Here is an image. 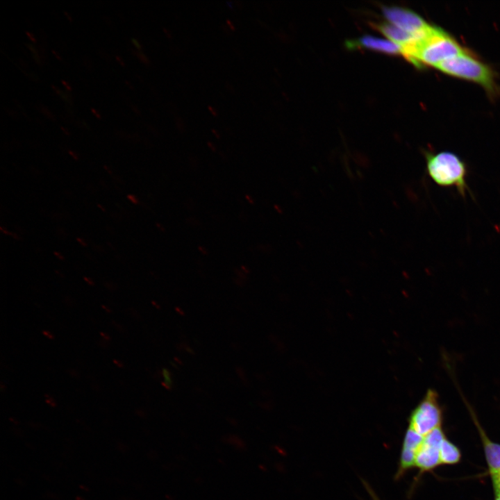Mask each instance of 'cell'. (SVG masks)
<instances>
[{
    "label": "cell",
    "instance_id": "33",
    "mask_svg": "<svg viewBox=\"0 0 500 500\" xmlns=\"http://www.w3.org/2000/svg\"><path fill=\"white\" fill-rule=\"evenodd\" d=\"M63 83L62 84L65 86V88L67 89V90L71 91V87L69 85L68 83L65 82L64 81H62Z\"/></svg>",
    "mask_w": 500,
    "mask_h": 500
},
{
    "label": "cell",
    "instance_id": "30",
    "mask_svg": "<svg viewBox=\"0 0 500 500\" xmlns=\"http://www.w3.org/2000/svg\"><path fill=\"white\" fill-rule=\"evenodd\" d=\"M128 198L131 201H132L133 203H137L138 202L137 198L134 195H128Z\"/></svg>",
    "mask_w": 500,
    "mask_h": 500
},
{
    "label": "cell",
    "instance_id": "16",
    "mask_svg": "<svg viewBox=\"0 0 500 500\" xmlns=\"http://www.w3.org/2000/svg\"><path fill=\"white\" fill-rule=\"evenodd\" d=\"M363 485L368 492L369 496L372 497V500H380L378 497L376 495V494L374 492L373 489L371 488V486L367 483L366 481L362 480Z\"/></svg>",
    "mask_w": 500,
    "mask_h": 500
},
{
    "label": "cell",
    "instance_id": "32",
    "mask_svg": "<svg viewBox=\"0 0 500 500\" xmlns=\"http://www.w3.org/2000/svg\"><path fill=\"white\" fill-rule=\"evenodd\" d=\"M26 35L30 38V40H32L33 42H35L36 41L35 37L31 33L26 32Z\"/></svg>",
    "mask_w": 500,
    "mask_h": 500
},
{
    "label": "cell",
    "instance_id": "10",
    "mask_svg": "<svg viewBox=\"0 0 500 500\" xmlns=\"http://www.w3.org/2000/svg\"><path fill=\"white\" fill-rule=\"evenodd\" d=\"M418 448L403 442L399 465L395 478H399L408 469L415 466Z\"/></svg>",
    "mask_w": 500,
    "mask_h": 500
},
{
    "label": "cell",
    "instance_id": "17",
    "mask_svg": "<svg viewBox=\"0 0 500 500\" xmlns=\"http://www.w3.org/2000/svg\"><path fill=\"white\" fill-rule=\"evenodd\" d=\"M74 455V451L72 449V446L67 445L63 452H62V457L65 459H71Z\"/></svg>",
    "mask_w": 500,
    "mask_h": 500
},
{
    "label": "cell",
    "instance_id": "25",
    "mask_svg": "<svg viewBox=\"0 0 500 500\" xmlns=\"http://www.w3.org/2000/svg\"><path fill=\"white\" fill-rule=\"evenodd\" d=\"M188 222L193 226H197V225L200 224L199 221L198 219H197L195 218H192V217L189 218L188 219Z\"/></svg>",
    "mask_w": 500,
    "mask_h": 500
},
{
    "label": "cell",
    "instance_id": "40",
    "mask_svg": "<svg viewBox=\"0 0 500 500\" xmlns=\"http://www.w3.org/2000/svg\"><path fill=\"white\" fill-rule=\"evenodd\" d=\"M65 14L66 16H67V18L69 19V21H72V18L69 17V15L67 13H66V12H65Z\"/></svg>",
    "mask_w": 500,
    "mask_h": 500
},
{
    "label": "cell",
    "instance_id": "34",
    "mask_svg": "<svg viewBox=\"0 0 500 500\" xmlns=\"http://www.w3.org/2000/svg\"><path fill=\"white\" fill-rule=\"evenodd\" d=\"M101 335L103 337V338L104 340H110V336H109L108 334L101 333Z\"/></svg>",
    "mask_w": 500,
    "mask_h": 500
},
{
    "label": "cell",
    "instance_id": "29",
    "mask_svg": "<svg viewBox=\"0 0 500 500\" xmlns=\"http://www.w3.org/2000/svg\"><path fill=\"white\" fill-rule=\"evenodd\" d=\"M132 42L133 43L135 47H137L138 49L141 50L142 47L138 40H136L135 39H132Z\"/></svg>",
    "mask_w": 500,
    "mask_h": 500
},
{
    "label": "cell",
    "instance_id": "14",
    "mask_svg": "<svg viewBox=\"0 0 500 500\" xmlns=\"http://www.w3.org/2000/svg\"><path fill=\"white\" fill-rule=\"evenodd\" d=\"M106 482L108 485H124L125 481L119 477H108L106 479Z\"/></svg>",
    "mask_w": 500,
    "mask_h": 500
},
{
    "label": "cell",
    "instance_id": "2",
    "mask_svg": "<svg viewBox=\"0 0 500 500\" xmlns=\"http://www.w3.org/2000/svg\"><path fill=\"white\" fill-rule=\"evenodd\" d=\"M426 171L432 181L441 187H453L463 197L471 194L467 185V167L451 151L425 152Z\"/></svg>",
    "mask_w": 500,
    "mask_h": 500
},
{
    "label": "cell",
    "instance_id": "9",
    "mask_svg": "<svg viewBox=\"0 0 500 500\" xmlns=\"http://www.w3.org/2000/svg\"><path fill=\"white\" fill-rule=\"evenodd\" d=\"M481 435L484 444L485 453L492 475L500 473V444L491 442L483 433L480 428Z\"/></svg>",
    "mask_w": 500,
    "mask_h": 500
},
{
    "label": "cell",
    "instance_id": "38",
    "mask_svg": "<svg viewBox=\"0 0 500 500\" xmlns=\"http://www.w3.org/2000/svg\"><path fill=\"white\" fill-rule=\"evenodd\" d=\"M53 53H54L55 56H56V57L58 59H60V60L61 59V58L59 56V55L56 52H55L53 50Z\"/></svg>",
    "mask_w": 500,
    "mask_h": 500
},
{
    "label": "cell",
    "instance_id": "7",
    "mask_svg": "<svg viewBox=\"0 0 500 500\" xmlns=\"http://www.w3.org/2000/svg\"><path fill=\"white\" fill-rule=\"evenodd\" d=\"M374 26L390 41L399 45L401 49L406 47L412 45L426 35L419 36L411 34L390 23L382 22L376 24Z\"/></svg>",
    "mask_w": 500,
    "mask_h": 500
},
{
    "label": "cell",
    "instance_id": "36",
    "mask_svg": "<svg viewBox=\"0 0 500 500\" xmlns=\"http://www.w3.org/2000/svg\"><path fill=\"white\" fill-rule=\"evenodd\" d=\"M69 153H70V154H71L75 159H77V158H78V157L76 156V155L73 151H72V152L70 151Z\"/></svg>",
    "mask_w": 500,
    "mask_h": 500
},
{
    "label": "cell",
    "instance_id": "11",
    "mask_svg": "<svg viewBox=\"0 0 500 500\" xmlns=\"http://www.w3.org/2000/svg\"><path fill=\"white\" fill-rule=\"evenodd\" d=\"M440 461L446 464H454L459 461L460 453L452 443L444 439L440 449Z\"/></svg>",
    "mask_w": 500,
    "mask_h": 500
},
{
    "label": "cell",
    "instance_id": "35",
    "mask_svg": "<svg viewBox=\"0 0 500 500\" xmlns=\"http://www.w3.org/2000/svg\"><path fill=\"white\" fill-rule=\"evenodd\" d=\"M85 280L89 284H90V285H93V284H94V283H93V281H92L90 278H85Z\"/></svg>",
    "mask_w": 500,
    "mask_h": 500
},
{
    "label": "cell",
    "instance_id": "18",
    "mask_svg": "<svg viewBox=\"0 0 500 500\" xmlns=\"http://www.w3.org/2000/svg\"><path fill=\"white\" fill-rule=\"evenodd\" d=\"M117 449L121 452V453H126L129 450V447L128 444L122 442H118L116 444Z\"/></svg>",
    "mask_w": 500,
    "mask_h": 500
},
{
    "label": "cell",
    "instance_id": "20",
    "mask_svg": "<svg viewBox=\"0 0 500 500\" xmlns=\"http://www.w3.org/2000/svg\"><path fill=\"white\" fill-rule=\"evenodd\" d=\"M135 53L138 57V58L144 63H145V64L150 63L148 58L144 53H140V52H135Z\"/></svg>",
    "mask_w": 500,
    "mask_h": 500
},
{
    "label": "cell",
    "instance_id": "8",
    "mask_svg": "<svg viewBox=\"0 0 500 500\" xmlns=\"http://www.w3.org/2000/svg\"><path fill=\"white\" fill-rule=\"evenodd\" d=\"M440 462V449L422 443L417 452L415 466L424 472L435 467Z\"/></svg>",
    "mask_w": 500,
    "mask_h": 500
},
{
    "label": "cell",
    "instance_id": "15",
    "mask_svg": "<svg viewBox=\"0 0 500 500\" xmlns=\"http://www.w3.org/2000/svg\"><path fill=\"white\" fill-rule=\"evenodd\" d=\"M42 496L44 499H46L47 500H61L62 499L61 496H60L59 494H58L55 492H50V491H47V492H44Z\"/></svg>",
    "mask_w": 500,
    "mask_h": 500
},
{
    "label": "cell",
    "instance_id": "31",
    "mask_svg": "<svg viewBox=\"0 0 500 500\" xmlns=\"http://www.w3.org/2000/svg\"><path fill=\"white\" fill-rule=\"evenodd\" d=\"M43 333H44V335L45 336H47V338H50V339H53V336L52 335V334H51L50 332L47 331H43Z\"/></svg>",
    "mask_w": 500,
    "mask_h": 500
},
{
    "label": "cell",
    "instance_id": "42",
    "mask_svg": "<svg viewBox=\"0 0 500 500\" xmlns=\"http://www.w3.org/2000/svg\"><path fill=\"white\" fill-rule=\"evenodd\" d=\"M76 500H85V499L81 497H77Z\"/></svg>",
    "mask_w": 500,
    "mask_h": 500
},
{
    "label": "cell",
    "instance_id": "1",
    "mask_svg": "<svg viewBox=\"0 0 500 500\" xmlns=\"http://www.w3.org/2000/svg\"><path fill=\"white\" fill-rule=\"evenodd\" d=\"M465 51L449 33L432 26L421 40L402 49V55L416 67H437L440 63Z\"/></svg>",
    "mask_w": 500,
    "mask_h": 500
},
{
    "label": "cell",
    "instance_id": "27",
    "mask_svg": "<svg viewBox=\"0 0 500 500\" xmlns=\"http://www.w3.org/2000/svg\"><path fill=\"white\" fill-rule=\"evenodd\" d=\"M41 110L43 112L44 114H45L49 117H53V115L51 114L50 111H49L45 107H42L41 108Z\"/></svg>",
    "mask_w": 500,
    "mask_h": 500
},
{
    "label": "cell",
    "instance_id": "41",
    "mask_svg": "<svg viewBox=\"0 0 500 500\" xmlns=\"http://www.w3.org/2000/svg\"><path fill=\"white\" fill-rule=\"evenodd\" d=\"M116 58L119 60V62L122 65H124L123 62H122V60H121V59H119V58H118V57L117 56Z\"/></svg>",
    "mask_w": 500,
    "mask_h": 500
},
{
    "label": "cell",
    "instance_id": "13",
    "mask_svg": "<svg viewBox=\"0 0 500 500\" xmlns=\"http://www.w3.org/2000/svg\"><path fill=\"white\" fill-rule=\"evenodd\" d=\"M494 487L497 497H500V473L492 475Z\"/></svg>",
    "mask_w": 500,
    "mask_h": 500
},
{
    "label": "cell",
    "instance_id": "3",
    "mask_svg": "<svg viewBox=\"0 0 500 500\" xmlns=\"http://www.w3.org/2000/svg\"><path fill=\"white\" fill-rule=\"evenodd\" d=\"M436 68L450 76L478 83L490 92L496 90L490 68L466 51L440 63Z\"/></svg>",
    "mask_w": 500,
    "mask_h": 500
},
{
    "label": "cell",
    "instance_id": "26",
    "mask_svg": "<svg viewBox=\"0 0 500 500\" xmlns=\"http://www.w3.org/2000/svg\"><path fill=\"white\" fill-rule=\"evenodd\" d=\"M194 201H193L192 200H191V199L187 200V201H186V203H185L186 207H187L188 208H189V209L193 208L194 206Z\"/></svg>",
    "mask_w": 500,
    "mask_h": 500
},
{
    "label": "cell",
    "instance_id": "12",
    "mask_svg": "<svg viewBox=\"0 0 500 500\" xmlns=\"http://www.w3.org/2000/svg\"><path fill=\"white\" fill-rule=\"evenodd\" d=\"M444 439L443 432L438 426L424 436L423 444L440 449Z\"/></svg>",
    "mask_w": 500,
    "mask_h": 500
},
{
    "label": "cell",
    "instance_id": "37",
    "mask_svg": "<svg viewBox=\"0 0 500 500\" xmlns=\"http://www.w3.org/2000/svg\"><path fill=\"white\" fill-rule=\"evenodd\" d=\"M92 112H93L94 114H95V115L97 116V117L100 118L99 115L97 113V112H96L95 110H93V109H92Z\"/></svg>",
    "mask_w": 500,
    "mask_h": 500
},
{
    "label": "cell",
    "instance_id": "28",
    "mask_svg": "<svg viewBox=\"0 0 500 500\" xmlns=\"http://www.w3.org/2000/svg\"><path fill=\"white\" fill-rule=\"evenodd\" d=\"M25 445L30 450H35V449H36L35 444L31 442H25Z\"/></svg>",
    "mask_w": 500,
    "mask_h": 500
},
{
    "label": "cell",
    "instance_id": "19",
    "mask_svg": "<svg viewBox=\"0 0 500 500\" xmlns=\"http://www.w3.org/2000/svg\"><path fill=\"white\" fill-rule=\"evenodd\" d=\"M12 432L13 435L17 438H24V431L19 428H13L12 429Z\"/></svg>",
    "mask_w": 500,
    "mask_h": 500
},
{
    "label": "cell",
    "instance_id": "5",
    "mask_svg": "<svg viewBox=\"0 0 500 500\" xmlns=\"http://www.w3.org/2000/svg\"><path fill=\"white\" fill-rule=\"evenodd\" d=\"M382 12L390 24L415 35L423 36L432 27L415 12L405 8L383 6Z\"/></svg>",
    "mask_w": 500,
    "mask_h": 500
},
{
    "label": "cell",
    "instance_id": "4",
    "mask_svg": "<svg viewBox=\"0 0 500 500\" xmlns=\"http://www.w3.org/2000/svg\"><path fill=\"white\" fill-rule=\"evenodd\" d=\"M442 412L438 394L433 390H428L424 399L412 412L409 427L425 436L440 426Z\"/></svg>",
    "mask_w": 500,
    "mask_h": 500
},
{
    "label": "cell",
    "instance_id": "22",
    "mask_svg": "<svg viewBox=\"0 0 500 500\" xmlns=\"http://www.w3.org/2000/svg\"><path fill=\"white\" fill-rule=\"evenodd\" d=\"M15 482L16 484H17L18 485H19L21 487H24L26 485V481L22 478H20V477L15 478Z\"/></svg>",
    "mask_w": 500,
    "mask_h": 500
},
{
    "label": "cell",
    "instance_id": "23",
    "mask_svg": "<svg viewBox=\"0 0 500 500\" xmlns=\"http://www.w3.org/2000/svg\"><path fill=\"white\" fill-rule=\"evenodd\" d=\"M41 477L47 482L51 483L53 481V477L50 474L44 473L42 474Z\"/></svg>",
    "mask_w": 500,
    "mask_h": 500
},
{
    "label": "cell",
    "instance_id": "24",
    "mask_svg": "<svg viewBox=\"0 0 500 500\" xmlns=\"http://www.w3.org/2000/svg\"><path fill=\"white\" fill-rule=\"evenodd\" d=\"M28 425L34 429H40L42 428V425L38 422H29Z\"/></svg>",
    "mask_w": 500,
    "mask_h": 500
},
{
    "label": "cell",
    "instance_id": "43",
    "mask_svg": "<svg viewBox=\"0 0 500 500\" xmlns=\"http://www.w3.org/2000/svg\"><path fill=\"white\" fill-rule=\"evenodd\" d=\"M496 500H500V497H497V498L496 499Z\"/></svg>",
    "mask_w": 500,
    "mask_h": 500
},
{
    "label": "cell",
    "instance_id": "6",
    "mask_svg": "<svg viewBox=\"0 0 500 500\" xmlns=\"http://www.w3.org/2000/svg\"><path fill=\"white\" fill-rule=\"evenodd\" d=\"M349 49L365 48L375 50L388 54H401V47L397 44L390 41L378 38L372 35H364L356 40L346 42Z\"/></svg>",
    "mask_w": 500,
    "mask_h": 500
},
{
    "label": "cell",
    "instance_id": "39",
    "mask_svg": "<svg viewBox=\"0 0 500 500\" xmlns=\"http://www.w3.org/2000/svg\"><path fill=\"white\" fill-rule=\"evenodd\" d=\"M81 488L83 490L89 491V490H88L85 486L81 485Z\"/></svg>",
    "mask_w": 500,
    "mask_h": 500
},
{
    "label": "cell",
    "instance_id": "21",
    "mask_svg": "<svg viewBox=\"0 0 500 500\" xmlns=\"http://www.w3.org/2000/svg\"><path fill=\"white\" fill-rule=\"evenodd\" d=\"M163 376H164L167 386L168 385H171L170 374L167 369H163Z\"/></svg>",
    "mask_w": 500,
    "mask_h": 500
}]
</instances>
